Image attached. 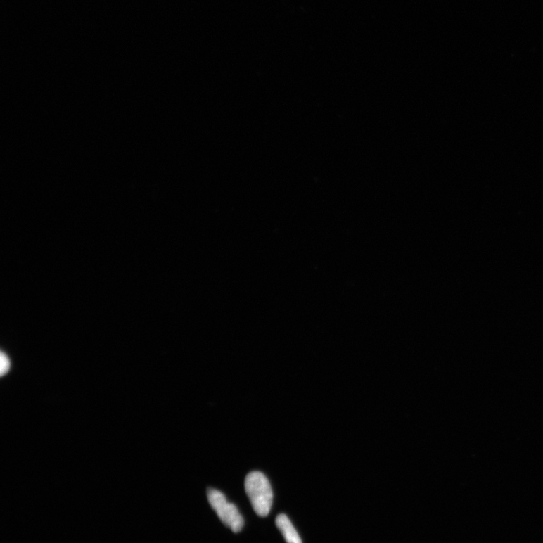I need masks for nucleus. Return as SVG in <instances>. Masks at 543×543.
<instances>
[{
  "instance_id": "nucleus-1",
  "label": "nucleus",
  "mask_w": 543,
  "mask_h": 543,
  "mask_svg": "<svg viewBox=\"0 0 543 543\" xmlns=\"http://www.w3.org/2000/svg\"><path fill=\"white\" fill-rule=\"evenodd\" d=\"M245 489L256 514L267 517L274 500L273 490L268 478L260 472L250 473L245 478Z\"/></svg>"
},
{
  "instance_id": "nucleus-2",
  "label": "nucleus",
  "mask_w": 543,
  "mask_h": 543,
  "mask_svg": "<svg viewBox=\"0 0 543 543\" xmlns=\"http://www.w3.org/2000/svg\"><path fill=\"white\" fill-rule=\"evenodd\" d=\"M207 496L208 502L223 523L234 532L241 531L244 526V519L237 507L229 503L225 495L216 489H208Z\"/></svg>"
},
{
  "instance_id": "nucleus-3",
  "label": "nucleus",
  "mask_w": 543,
  "mask_h": 543,
  "mask_svg": "<svg viewBox=\"0 0 543 543\" xmlns=\"http://www.w3.org/2000/svg\"><path fill=\"white\" fill-rule=\"evenodd\" d=\"M276 525L284 537L287 543H302L298 531L292 525L290 519L285 514H280L276 517Z\"/></svg>"
},
{
  "instance_id": "nucleus-4",
  "label": "nucleus",
  "mask_w": 543,
  "mask_h": 543,
  "mask_svg": "<svg viewBox=\"0 0 543 543\" xmlns=\"http://www.w3.org/2000/svg\"><path fill=\"white\" fill-rule=\"evenodd\" d=\"M0 362H1V364H0V374L4 377L10 369V360L4 352L1 353Z\"/></svg>"
}]
</instances>
